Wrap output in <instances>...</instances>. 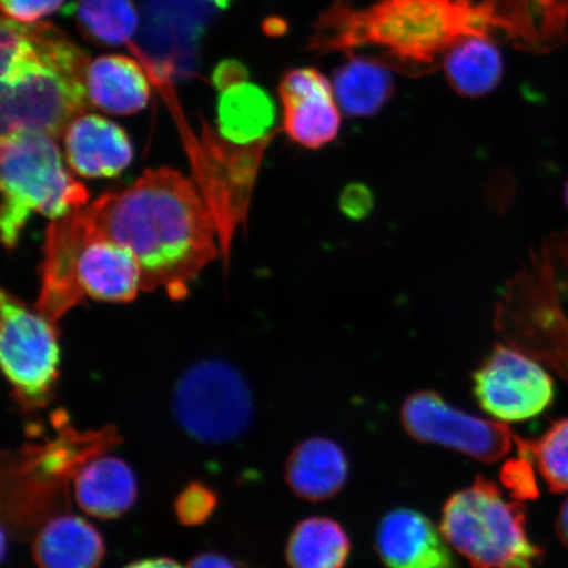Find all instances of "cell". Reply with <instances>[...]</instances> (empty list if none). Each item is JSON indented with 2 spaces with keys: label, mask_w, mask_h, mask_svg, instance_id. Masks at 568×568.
<instances>
[{
  "label": "cell",
  "mask_w": 568,
  "mask_h": 568,
  "mask_svg": "<svg viewBox=\"0 0 568 568\" xmlns=\"http://www.w3.org/2000/svg\"><path fill=\"white\" fill-rule=\"evenodd\" d=\"M333 90L345 115L373 116L393 97L395 82L386 63L349 54L333 75Z\"/></svg>",
  "instance_id": "ffe728a7"
},
{
  "label": "cell",
  "mask_w": 568,
  "mask_h": 568,
  "mask_svg": "<svg viewBox=\"0 0 568 568\" xmlns=\"http://www.w3.org/2000/svg\"><path fill=\"white\" fill-rule=\"evenodd\" d=\"M0 362L12 395L27 410L44 408L60 376L55 324L16 296L2 291Z\"/></svg>",
  "instance_id": "8992f818"
},
{
  "label": "cell",
  "mask_w": 568,
  "mask_h": 568,
  "mask_svg": "<svg viewBox=\"0 0 568 568\" xmlns=\"http://www.w3.org/2000/svg\"><path fill=\"white\" fill-rule=\"evenodd\" d=\"M283 130L295 144L322 149L337 138L341 113L333 84L314 68L287 71L280 84Z\"/></svg>",
  "instance_id": "8fae6325"
},
{
  "label": "cell",
  "mask_w": 568,
  "mask_h": 568,
  "mask_svg": "<svg viewBox=\"0 0 568 568\" xmlns=\"http://www.w3.org/2000/svg\"><path fill=\"white\" fill-rule=\"evenodd\" d=\"M106 240L128 248L141 268L145 293L163 290L174 301L219 254V226L196 186L172 168L149 169L130 186L112 191L49 224L45 240L81 245Z\"/></svg>",
  "instance_id": "6da1fadb"
},
{
  "label": "cell",
  "mask_w": 568,
  "mask_h": 568,
  "mask_svg": "<svg viewBox=\"0 0 568 568\" xmlns=\"http://www.w3.org/2000/svg\"><path fill=\"white\" fill-rule=\"evenodd\" d=\"M174 415L197 443L224 444L243 436L253 420V396L244 376L219 361H204L178 382Z\"/></svg>",
  "instance_id": "52a82bcc"
},
{
  "label": "cell",
  "mask_w": 568,
  "mask_h": 568,
  "mask_svg": "<svg viewBox=\"0 0 568 568\" xmlns=\"http://www.w3.org/2000/svg\"><path fill=\"white\" fill-rule=\"evenodd\" d=\"M491 33L485 6L474 0H373L358 9L336 0L317 20L310 49L353 54L374 48L387 67L422 74L459 41Z\"/></svg>",
  "instance_id": "7a4b0ae2"
},
{
  "label": "cell",
  "mask_w": 568,
  "mask_h": 568,
  "mask_svg": "<svg viewBox=\"0 0 568 568\" xmlns=\"http://www.w3.org/2000/svg\"><path fill=\"white\" fill-rule=\"evenodd\" d=\"M403 428L423 444L447 447L491 465L513 449L515 436L504 423L450 406L436 390H417L400 410Z\"/></svg>",
  "instance_id": "30bf717a"
},
{
  "label": "cell",
  "mask_w": 568,
  "mask_h": 568,
  "mask_svg": "<svg viewBox=\"0 0 568 568\" xmlns=\"http://www.w3.org/2000/svg\"><path fill=\"white\" fill-rule=\"evenodd\" d=\"M65 0H0L3 17L20 24L39 23L52 16Z\"/></svg>",
  "instance_id": "484cf974"
},
{
  "label": "cell",
  "mask_w": 568,
  "mask_h": 568,
  "mask_svg": "<svg viewBox=\"0 0 568 568\" xmlns=\"http://www.w3.org/2000/svg\"><path fill=\"white\" fill-rule=\"evenodd\" d=\"M184 568H241L232 559L216 552H204L190 560Z\"/></svg>",
  "instance_id": "f1b7e54d"
},
{
  "label": "cell",
  "mask_w": 568,
  "mask_h": 568,
  "mask_svg": "<svg viewBox=\"0 0 568 568\" xmlns=\"http://www.w3.org/2000/svg\"><path fill=\"white\" fill-rule=\"evenodd\" d=\"M351 551L343 525L329 517H310L291 532L286 558L291 568H345Z\"/></svg>",
  "instance_id": "7402d4cb"
},
{
  "label": "cell",
  "mask_w": 568,
  "mask_h": 568,
  "mask_svg": "<svg viewBox=\"0 0 568 568\" xmlns=\"http://www.w3.org/2000/svg\"><path fill=\"white\" fill-rule=\"evenodd\" d=\"M74 496L84 514L112 520L125 515L136 501V477L123 459L98 457L78 471Z\"/></svg>",
  "instance_id": "ac0fdd59"
},
{
  "label": "cell",
  "mask_w": 568,
  "mask_h": 568,
  "mask_svg": "<svg viewBox=\"0 0 568 568\" xmlns=\"http://www.w3.org/2000/svg\"><path fill=\"white\" fill-rule=\"evenodd\" d=\"M70 13L83 38L99 47L128 44L139 27L133 0H78Z\"/></svg>",
  "instance_id": "603a6c76"
},
{
  "label": "cell",
  "mask_w": 568,
  "mask_h": 568,
  "mask_svg": "<svg viewBox=\"0 0 568 568\" xmlns=\"http://www.w3.org/2000/svg\"><path fill=\"white\" fill-rule=\"evenodd\" d=\"M491 31L517 44L542 48L564 40L568 0H483Z\"/></svg>",
  "instance_id": "9a60e30c"
},
{
  "label": "cell",
  "mask_w": 568,
  "mask_h": 568,
  "mask_svg": "<svg viewBox=\"0 0 568 568\" xmlns=\"http://www.w3.org/2000/svg\"><path fill=\"white\" fill-rule=\"evenodd\" d=\"M2 211L0 229L7 248L19 243L28 220L40 213L57 220L84 207L90 194L63 165L55 139L36 132L4 134L0 142Z\"/></svg>",
  "instance_id": "277c9868"
},
{
  "label": "cell",
  "mask_w": 568,
  "mask_h": 568,
  "mask_svg": "<svg viewBox=\"0 0 568 568\" xmlns=\"http://www.w3.org/2000/svg\"><path fill=\"white\" fill-rule=\"evenodd\" d=\"M124 568H184L175 562L173 559L169 558H153V559H142L139 562H133L128 565Z\"/></svg>",
  "instance_id": "f546056e"
},
{
  "label": "cell",
  "mask_w": 568,
  "mask_h": 568,
  "mask_svg": "<svg viewBox=\"0 0 568 568\" xmlns=\"http://www.w3.org/2000/svg\"><path fill=\"white\" fill-rule=\"evenodd\" d=\"M473 382L479 407L500 423L530 420L556 399L550 374L515 345H496L475 371Z\"/></svg>",
  "instance_id": "9c48e42d"
},
{
  "label": "cell",
  "mask_w": 568,
  "mask_h": 568,
  "mask_svg": "<svg viewBox=\"0 0 568 568\" xmlns=\"http://www.w3.org/2000/svg\"><path fill=\"white\" fill-rule=\"evenodd\" d=\"M89 103L110 115H133L151 99V84L140 63L122 54H106L90 62L87 75Z\"/></svg>",
  "instance_id": "e0dca14e"
},
{
  "label": "cell",
  "mask_w": 568,
  "mask_h": 568,
  "mask_svg": "<svg viewBox=\"0 0 568 568\" xmlns=\"http://www.w3.org/2000/svg\"><path fill=\"white\" fill-rule=\"evenodd\" d=\"M239 62L219 65L213 81L220 90L217 125L220 136L234 145H253L274 136L275 104L264 89L246 81Z\"/></svg>",
  "instance_id": "7c38bea8"
},
{
  "label": "cell",
  "mask_w": 568,
  "mask_h": 568,
  "mask_svg": "<svg viewBox=\"0 0 568 568\" xmlns=\"http://www.w3.org/2000/svg\"><path fill=\"white\" fill-rule=\"evenodd\" d=\"M442 532L418 510L396 508L379 521L375 549L387 568H458Z\"/></svg>",
  "instance_id": "4fadbf2b"
},
{
  "label": "cell",
  "mask_w": 568,
  "mask_h": 568,
  "mask_svg": "<svg viewBox=\"0 0 568 568\" xmlns=\"http://www.w3.org/2000/svg\"><path fill=\"white\" fill-rule=\"evenodd\" d=\"M447 82L457 94L467 98L485 97L500 83L504 62L491 39H464L445 55Z\"/></svg>",
  "instance_id": "44dd1931"
},
{
  "label": "cell",
  "mask_w": 568,
  "mask_h": 568,
  "mask_svg": "<svg viewBox=\"0 0 568 568\" xmlns=\"http://www.w3.org/2000/svg\"><path fill=\"white\" fill-rule=\"evenodd\" d=\"M557 532L560 542H562L568 549V499L564 503L562 508L559 510Z\"/></svg>",
  "instance_id": "4dcf8cb0"
},
{
  "label": "cell",
  "mask_w": 568,
  "mask_h": 568,
  "mask_svg": "<svg viewBox=\"0 0 568 568\" xmlns=\"http://www.w3.org/2000/svg\"><path fill=\"white\" fill-rule=\"evenodd\" d=\"M442 531L473 568H535L544 550L528 535V513L483 477L449 497Z\"/></svg>",
  "instance_id": "5b68a950"
},
{
  "label": "cell",
  "mask_w": 568,
  "mask_h": 568,
  "mask_svg": "<svg viewBox=\"0 0 568 568\" xmlns=\"http://www.w3.org/2000/svg\"><path fill=\"white\" fill-rule=\"evenodd\" d=\"M103 557L102 536L89 521L74 515L51 518L33 542L39 568H99Z\"/></svg>",
  "instance_id": "d6986e66"
},
{
  "label": "cell",
  "mask_w": 568,
  "mask_h": 568,
  "mask_svg": "<svg viewBox=\"0 0 568 568\" xmlns=\"http://www.w3.org/2000/svg\"><path fill=\"white\" fill-rule=\"evenodd\" d=\"M530 464L531 460L528 457L520 456V459L508 462L503 467L504 486H507L517 499H536L538 496L536 475Z\"/></svg>",
  "instance_id": "4316f807"
},
{
  "label": "cell",
  "mask_w": 568,
  "mask_h": 568,
  "mask_svg": "<svg viewBox=\"0 0 568 568\" xmlns=\"http://www.w3.org/2000/svg\"><path fill=\"white\" fill-rule=\"evenodd\" d=\"M63 148L71 172L88 180L116 176L133 160V146L123 128L92 113H83L70 124Z\"/></svg>",
  "instance_id": "5bb4252c"
},
{
  "label": "cell",
  "mask_w": 568,
  "mask_h": 568,
  "mask_svg": "<svg viewBox=\"0 0 568 568\" xmlns=\"http://www.w3.org/2000/svg\"><path fill=\"white\" fill-rule=\"evenodd\" d=\"M349 477V462L338 444L312 437L297 445L286 464V481L296 496L308 501L335 497Z\"/></svg>",
  "instance_id": "2e32d148"
},
{
  "label": "cell",
  "mask_w": 568,
  "mask_h": 568,
  "mask_svg": "<svg viewBox=\"0 0 568 568\" xmlns=\"http://www.w3.org/2000/svg\"><path fill=\"white\" fill-rule=\"evenodd\" d=\"M564 199H565V203H566L567 210H568V178H567V181L565 183Z\"/></svg>",
  "instance_id": "d6a6232c"
},
{
  "label": "cell",
  "mask_w": 568,
  "mask_h": 568,
  "mask_svg": "<svg viewBox=\"0 0 568 568\" xmlns=\"http://www.w3.org/2000/svg\"><path fill=\"white\" fill-rule=\"evenodd\" d=\"M209 2L219 7V9L225 10L231 6L232 0H209Z\"/></svg>",
  "instance_id": "1f68e13d"
},
{
  "label": "cell",
  "mask_w": 568,
  "mask_h": 568,
  "mask_svg": "<svg viewBox=\"0 0 568 568\" xmlns=\"http://www.w3.org/2000/svg\"><path fill=\"white\" fill-rule=\"evenodd\" d=\"M203 136L189 139V152L196 174V186L216 217L224 254L236 225L245 220L253 184L268 141L234 145L207 128Z\"/></svg>",
  "instance_id": "ba28073f"
},
{
  "label": "cell",
  "mask_w": 568,
  "mask_h": 568,
  "mask_svg": "<svg viewBox=\"0 0 568 568\" xmlns=\"http://www.w3.org/2000/svg\"><path fill=\"white\" fill-rule=\"evenodd\" d=\"M0 53L2 136L13 132L63 136L90 104L89 54L59 27L6 18Z\"/></svg>",
  "instance_id": "3957f363"
},
{
  "label": "cell",
  "mask_w": 568,
  "mask_h": 568,
  "mask_svg": "<svg viewBox=\"0 0 568 568\" xmlns=\"http://www.w3.org/2000/svg\"><path fill=\"white\" fill-rule=\"evenodd\" d=\"M341 210L352 219H362L368 215L374 204V197L364 184L354 183L347 186L341 195Z\"/></svg>",
  "instance_id": "83f0119b"
},
{
  "label": "cell",
  "mask_w": 568,
  "mask_h": 568,
  "mask_svg": "<svg viewBox=\"0 0 568 568\" xmlns=\"http://www.w3.org/2000/svg\"><path fill=\"white\" fill-rule=\"evenodd\" d=\"M216 506V497L207 487L191 485L178 496L175 510L183 524L199 525L207 520Z\"/></svg>",
  "instance_id": "d4e9b609"
},
{
  "label": "cell",
  "mask_w": 568,
  "mask_h": 568,
  "mask_svg": "<svg viewBox=\"0 0 568 568\" xmlns=\"http://www.w3.org/2000/svg\"><path fill=\"white\" fill-rule=\"evenodd\" d=\"M515 442L520 456L536 462L551 493H568V418L552 423L537 439L515 436Z\"/></svg>",
  "instance_id": "cb8c5ba5"
}]
</instances>
